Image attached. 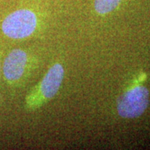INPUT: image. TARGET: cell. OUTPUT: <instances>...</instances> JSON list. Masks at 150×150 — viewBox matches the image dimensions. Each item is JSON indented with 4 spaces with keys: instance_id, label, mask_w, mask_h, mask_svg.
<instances>
[{
    "instance_id": "1",
    "label": "cell",
    "mask_w": 150,
    "mask_h": 150,
    "mask_svg": "<svg viewBox=\"0 0 150 150\" xmlns=\"http://www.w3.org/2000/svg\"><path fill=\"white\" fill-rule=\"evenodd\" d=\"M64 79L63 64L55 63L43 78L28 92L25 98L24 108L27 111H35L57 95Z\"/></svg>"
},
{
    "instance_id": "2",
    "label": "cell",
    "mask_w": 150,
    "mask_h": 150,
    "mask_svg": "<svg viewBox=\"0 0 150 150\" xmlns=\"http://www.w3.org/2000/svg\"><path fill=\"white\" fill-rule=\"evenodd\" d=\"M37 59L28 51L15 48L7 54L2 66L3 76L7 85L17 88L28 78L34 69Z\"/></svg>"
},
{
    "instance_id": "3",
    "label": "cell",
    "mask_w": 150,
    "mask_h": 150,
    "mask_svg": "<svg viewBox=\"0 0 150 150\" xmlns=\"http://www.w3.org/2000/svg\"><path fill=\"white\" fill-rule=\"evenodd\" d=\"M38 27V17L34 11L20 8L12 12L2 22L1 29L6 37L24 39L32 36Z\"/></svg>"
},
{
    "instance_id": "4",
    "label": "cell",
    "mask_w": 150,
    "mask_h": 150,
    "mask_svg": "<svg viewBox=\"0 0 150 150\" xmlns=\"http://www.w3.org/2000/svg\"><path fill=\"white\" fill-rule=\"evenodd\" d=\"M149 104V92L144 86L133 87L117 100V111L123 118H135L141 116Z\"/></svg>"
},
{
    "instance_id": "5",
    "label": "cell",
    "mask_w": 150,
    "mask_h": 150,
    "mask_svg": "<svg viewBox=\"0 0 150 150\" xmlns=\"http://www.w3.org/2000/svg\"><path fill=\"white\" fill-rule=\"evenodd\" d=\"M122 0H94L93 8L98 15H106L117 8Z\"/></svg>"
},
{
    "instance_id": "6",
    "label": "cell",
    "mask_w": 150,
    "mask_h": 150,
    "mask_svg": "<svg viewBox=\"0 0 150 150\" xmlns=\"http://www.w3.org/2000/svg\"><path fill=\"white\" fill-rule=\"evenodd\" d=\"M1 68H2V66H1V59H0V73H1Z\"/></svg>"
},
{
    "instance_id": "7",
    "label": "cell",
    "mask_w": 150,
    "mask_h": 150,
    "mask_svg": "<svg viewBox=\"0 0 150 150\" xmlns=\"http://www.w3.org/2000/svg\"><path fill=\"white\" fill-rule=\"evenodd\" d=\"M0 100H1V93H0Z\"/></svg>"
}]
</instances>
